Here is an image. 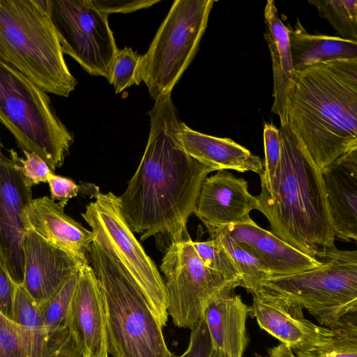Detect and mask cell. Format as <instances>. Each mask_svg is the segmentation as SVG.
<instances>
[{
    "label": "cell",
    "instance_id": "obj_1",
    "mask_svg": "<svg viewBox=\"0 0 357 357\" xmlns=\"http://www.w3.org/2000/svg\"><path fill=\"white\" fill-rule=\"evenodd\" d=\"M171 95L155 100L148 113L151 125L144 153L119 197L122 215L140 241L158 234L167 236L170 243L190 238L187 222L202 184L217 171L179 145L175 130L181 121Z\"/></svg>",
    "mask_w": 357,
    "mask_h": 357
},
{
    "label": "cell",
    "instance_id": "obj_2",
    "mask_svg": "<svg viewBox=\"0 0 357 357\" xmlns=\"http://www.w3.org/2000/svg\"><path fill=\"white\" fill-rule=\"evenodd\" d=\"M287 116L298 146L320 171L356 150L357 58L296 71Z\"/></svg>",
    "mask_w": 357,
    "mask_h": 357
},
{
    "label": "cell",
    "instance_id": "obj_3",
    "mask_svg": "<svg viewBox=\"0 0 357 357\" xmlns=\"http://www.w3.org/2000/svg\"><path fill=\"white\" fill-rule=\"evenodd\" d=\"M279 130L280 160L273 178L261 183L258 211L273 234L321 261L336 248L321 171L299 149L287 126Z\"/></svg>",
    "mask_w": 357,
    "mask_h": 357
},
{
    "label": "cell",
    "instance_id": "obj_4",
    "mask_svg": "<svg viewBox=\"0 0 357 357\" xmlns=\"http://www.w3.org/2000/svg\"><path fill=\"white\" fill-rule=\"evenodd\" d=\"M47 0H0V60L47 94L68 97L77 84L63 56Z\"/></svg>",
    "mask_w": 357,
    "mask_h": 357
},
{
    "label": "cell",
    "instance_id": "obj_5",
    "mask_svg": "<svg viewBox=\"0 0 357 357\" xmlns=\"http://www.w3.org/2000/svg\"><path fill=\"white\" fill-rule=\"evenodd\" d=\"M90 264L102 294L108 353L113 357H177L168 349L163 327L139 288L117 259L94 241Z\"/></svg>",
    "mask_w": 357,
    "mask_h": 357
},
{
    "label": "cell",
    "instance_id": "obj_6",
    "mask_svg": "<svg viewBox=\"0 0 357 357\" xmlns=\"http://www.w3.org/2000/svg\"><path fill=\"white\" fill-rule=\"evenodd\" d=\"M50 100L47 93L0 60V123L22 151L36 153L54 172L63 164L74 135Z\"/></svg>",
    "mask_w": 357,
    "mask_h": 357
},
{
    "label": "cell",
    "instance_id": "obj_7",
    "mask_svg": "<svg viewBox=\"0 0 357 357\" xmlns=\"http://www.w3.org/2000/svg\"><path fill=\"white\" fill-rule=\"evenodd\" d=\"M321 261L312 269L264 279L257 290L306 310L320 326L333 328L357 312V251L335 248Z\"/></svg>",
    "mask_w": 357,
    "mask_h": 357
},
{
    "label": "cell",
    "instance_id": "obj_8",
    "mask_svg": "<svg viewBox=\"0 0 357 357\" xmlns=\"http://www.w3.org/2000/svg\"><path fill=\"white\" fill-rule=\"evenodd\" d=\"M213 0H176L142 55L139 76L153 100L172 91L192 61Z\"/></svg>",
    "mask_w": 357,
    "mask_h": 357
},
{
    "label": "cell",
    "instance_id": "obj_9",
    "mask_svg": "<svg viewBox=\"0 0 357 357\" xmlns=\"http://www.w3.org/2000/svg\"><path fill=\"white\" fill-rule=\"evenodd\" d=\"M82 213L94 241L115 257L144 294L162 327L166 325L167 298L164 280L124 219L119 197L100 192Z\"/></svg>",
    "mask_w": 357,
    "mask_h": 357
},
{
    "label": "cell",
    "instance_id": "obj_10",
    "mask_svg": "<svg viewBox=\"0 0 357 357\" xmlns=\"http://www.w3.org/2000/svg\"><path fill=\"white\" fill-rule=\"evenodd\" d=\"M47 10L63 54L89 74L108 82L118 51L108 15L91 0H47Z\"/></svg>",
    "mask_w": 357,
    "mask_h": 357
},
{
    "label": "cell",
    "instance_id": "obj_11",
    "mask_svg": "<svg viewBox=\"0 0 357 357\" xmlns=\"http://www.w3.org/2000/svg\"><path fill=\"white\" fill-rule=\"evenodd\" d=\"M160 270L165 276L167 314L179 328L192 330L213 296L225 287H240L206 266L190 238L169 245Z\"/></svg>",
    "mask_w": 357,
    "mask_h": 357
},
{
    "label": "cell",
    "instance_id": "obj_12",
    "mask_svg": "<svg viewBox=\"0 0 357 357\" xmlns=\"http://www.w3.org/2000/svg\"><path fill=\"white\" fill-rule=\"evenodd\" d=\"M32 199L19 165L0 153V257L17 286L24 277V211Z\"/></svg>",
    "mask_w": 357,
    "mask_h": 357
},
{
    "label": "cell",
    "instance_id": "obj_13",
    "mask_svg": "<svg viewBox=\"0 0 357 357\" xmlns=\"http://www.w3.org/2000/svg\"><path fill=\"white\" fill-rule=\"evenodd\" d=\"M252 295L253 302L249 307V315L257 320L261 329L292 351H310L333 341L334 330L305 319L299 307L261 289Z\"/></svg>",
    "mask_w": 357,
    "mask_h": 357
},
{
    "label": "cell",
    "instance_id": "obj_14",
    "mask_svg": "<svg viewBox=\"0 0 357 357\" xmlns=\"http://www.w3.org/2000/svg\"><path fill=\"white\" fill-rule=\"evenodd\" d=\"M66 326L83 357H108L103 301L90 264L79 271Z\"/></svg>",
    "mask_w": 357,
    "mask_h": 357
},
{
    "label": "cell",
    "instance_id": "obj_15",
    "mask_svg": "<svg viewBox=\"0 0 357 357\" xmlns=\"http://www.w3.org/2000/svg\"><path fill=\"white\" fill-rule=\"evenodd\" d=\"M22 287L36 305L54 296L85 265L30 229L24 237Z\"/></svg>",
    "mask_w": 357,
    "mask_h": 357
},
{
    "label": "cell",
    "instance_id": "obj_16",
    "mask_svg": "<svg viewBox=\"0 0 357 357\" xmlns=\"http://www.w3.org/2000/svg\"><path fill=\"white\" fill-rule=\"evenodd\" d=\"M248 182L227 170H218L203 181L194 213L206 227L219 228L249 220L259 202Z\"/></svg>",
    "mask_w": 357,
    "mask_h": 357
},
{
    "label": "cell",
    "instance_id": "obj_17",
    "mask_svg": "<svg viewBox=\"0 0 357 357\" xmlns=\"http://www.w3.org/2000/svg\"><path fill=\"white\" fill-rule=\"evenodd\" d=\"M263 265L270 277L284 276L317 268L322 261L290 245L252 218L222 227Z\"/></svg>",
    "mask_w": 357,
    "mask_h": 357
},
{
    "label": "cell",
    "instance_id": "obj_18",
    "mask_svg": "<svg viewBox=\"0 0 357 357\" xmlns=\"http://www.w3.org/2000/svg\"><path fill=\"white\" fill-rule=\"evenodd\" d=\"M63 209L47 196L33 198L24 211L26 229L33 230L83 264H89L93 234L66 214Z\"/></svg>",
    "mask_w": 357,
    "mask_h": 357
},
{
    "label": "cell",
    "instance_id": "obj_19",
    "mask_svg": "<svg viewBox=\"0 0 357 357\" xmlns=\"http://www.w3.org/2000/svg\"><path fill=\"white\" fill-rule=\"evenodd\" d=\"M327 207L335 236L357 239V149L321 170Z\"/></svg>",
    "mask_w": 357,
    "mask_h": 357
},
{
    "label": "cell",
    "instance_id": "obj_20",
    "mask_svg": "<svg viewBox=\"0 0 357 357\" xmlns=\"http://www.w3.org/2000/svg\"><path fill=\"white\" fill-rule=\"evenodd\" d=\"M235 286L220 291L206 303L202 317L212 347L222 357H243L248 344L246 320L249 306L234 294Z\"/></svg>",
    "mask_w": 357,
    "mask_h": 357
},
{
    "label": "cell",
    "instance_id": "obj_21",
    "mask_svg": "<svg viewBox=\"0 0 357 357\" xmlns=\"http://www.w3.org/2000/svg\"><path fill=\"white\" fill-rule=\"evenodd\" d=\"M181 147L198 161L218 170L233 169L264 174L260 158L229 138L199 132L181 121L175 130Z\"/></svg>",
    "mask_w": 357,
    "mask_h": 357
},
{
    "label": "cell",
    "instance_id": "obj_22",
    "mask_svg": "<svg viewBox=\"0 0 357 357\" xmlns=\"http://www.w3.org/2000/svg\"><path fill=\"white\" fill-rule=\"evenodd\" d=\"M264 37L270 51L273 75L274 98L271 111L277 114L280 126L287 125V100L295 79L289 29L278 15L275 1L269 0L264 8Z\"/></svg>",
    "mask_w": 357,
    "mask_h": 357
},
{
    "label": "cell",
    "instance_id": "obj_23",
    "mask_svg": "<svg viewBox=\"0 0 357 357\" xmlns=\"http://www.w3.org/2000/svg\"><path fill=\"white\" fill-rule=\"evenodd\" d=\"M288 29L295 72L324 61L357 58V40L310 34L302 26L298 29Z\"/></svg>",
    "mask_w": 357,
    "mask_h": 357
},
{
    "label": "cell",
    "instance_id": "obj_24",
    "mask_svg": "<svg viewBox=\"0 0 357 357\" xmlns=\"http://www.w3.org/2000/svg\"><path fill=\"white\" fill-rule=\"evenodd\" d=\"M13 321L19 327L27 357H49L66 340L53 344L48 337L38 306L22 286H17Z\"/></svg>",
    "mask_w": 357,
    "mask_h": 357
},
{
    "label": "cell",
    "instance_id": "obj_25",
    "mask_svg": "<svg viewBox=\"0 0 357 357\" xmlns=\"http://www.w3.org/2000/svg\"><path fill=\"white\" fill-rule=\"evenodd\" d=\"M211 238L216 241L229 255L242 279V287L252 294L257 291L261 281L269 277L263 265L251 253L241 248L222 228H207Z\"/></svg>",
    "mask_w": 357,
    "mask_h": 357
},
{
    "label": "cell",
    "instance_id": "obj_26",
    "mask_svg": "<svg viewBox=\"0 0 357 357\" xmlns=\"http://www.w3.org/2000/svg\"><path fill=\"white\" fill-rule=\"evenodd\" d=\"M79 273L70 278L54 296L38 305L48 337L53 344L63 342L69 335L66 320Z\"/></svg>",
    "mask_w": 357,
    "mask_h": 357
},
{
    "label": "cell",
    "instance_id": "obj_27",
    "mask_svg": "<svg viewBox=\"0 0 357 357\" xmlns=\"http://www.w3.org/2000/svg\"><path fill=\"white\" fill-rule=\"evenodd\" d=\"M332 329L335 337L328 344L306 351H296L297 357H357V315L343 318Z\"/></svg>",
    "mask_w": 357,
    "mask_h": 357
},
{
    "label": "cell",
    "instance_id": "obj_28",
    "mask_svg": "<svg viewBox=\"0 0 357 357\" xmlns=\"http://www.w3.org/2000/svg\"><path fill=\"white\" fill-rule=\"evenodd\" d=\"M308 3L317 8L320 15L327 20L341 38L357 40L356 0H317Z\"/></svg>",
    "mask_w": 357,
    "mask_h": 357
},
{
    "label": "cell",
    "instance_id": "obj_29",
    "mask_svg": "<svg viewBox=\"0 0 357 357\" xmlns=\"http://www.w3.org/2000/svg\"><path fill=\"white\" fill-rule=\"evenodd\" d=\"M195 250L204 263L221 275L227 281L242 287V279L236 266L227 252L214 239L193 241Z\"/></svg>",
    "mask_w": 357,
    "mask_h": 357
},
{
    "label": "cell",
    "instance_id": "obj_30",
    "mask_svg": "<svg viewBox=\"0 0 357 357\" xmlns=\"http://www.w3.org/2000/svg\"><path fill=\"white\" fill-rule=\"evenodd\" d=\"M141 56L142 55L130 47L118 50L113 60L109 82L113 85L116 93H119L132 85H139L141 83L139 76Z\"/></svg>",
    "mask_w": 357,
    "mask_h": 357
},
{
    "label": "cell",
    "instance_id": "obj_31",
    "mask_svg": "<svg viewBox=\"0 0 357 357\" xmlns=\"http://www.w3.org/2000/svg\"><path fill=\"white\" fill-rule=\"evenodd\" d=\"M10 158L20 167L26 182L31 188L40 183H47L49 176L54 173L47 164L34 153L23 151L25 158L18 156L13 149L8 150Z\"/></svg>",
    "mask_w": 357,
    "mask_h": 357
},
{
    "label": "cell",
    "instance_id": "obj_32",
    "mask_svg": "<svg viewBox=\"0 0 357 357\" xmlns=\"http://www.w3.org/2000/svg\"><path fill=\"white\" fill-rule=\"evenodd\" d=\"M264 172L260 176L261 183H268L273 178L281 157L280 130L272 123H264Z\"/></svg>",
    "mask_w": 357,
    "mask_h": 357
},
{
    "label": "cell",
    "instance_id": "obj_33",
    "mask_svg": "<svg viewBox=\"0 0 357 357\" xmlns=\"http://www.w3.org/2000/svg\"><path fill=\"white\" fill-rule=\"evenodd\" d=\"M0 357H27L17 324L1 311Z\"/></svg>",
    "mask_w": 357,
    "mask_h": 357
},
{
    "label": "cell",
    "instance_id": "obj_34",
    "mask_svg": "<svg viewBox=\"0 0 357 357\" xmlns=\"http://www.w3.org/2000/svg\"><path fill=\"white\" fill-rule=\"evenodd\" d=\"M212 349L209 333L202 317L197 326L191 330L188 348L177 357H210Z\"/></svg>",
    "mask_w": 357,
    "mask_h": 357
},
{
    "label": "cell",
    "instance_id": "obj_35",
    "mask_svg": "<svg viewBox=\"0 0 357 357\" xmlns=\"http://www.w3.org/2000/svg\"><path fill=\"white\" fill-rule=\"evenodd\" d=\"M51 194V199L58 200L59 204L63 208L66 206L69 199L82 195V188L81 185H77L74 181L70 178L59 176L52 173L47 181Z\"/></svg>",
    "mask_w": 357,
    "mask_h": 357
},
{
    "label": "cell",
    "instance_id": "obj_36",
    "mask_svg": "<svg viewBox=\"0 0 357 357\" xmlns=\"http://www.w3.org/2000/svg\"><path fill=\"white\" fill-rule=\"evenodd\" d=\"M93 5L107 15L112 13H129L151 7L158 0H91Z\"/></svg>",
    "mask_w": 357,
    "mask_h": 357
},
{
    "label": "cell",
    "instance_id": "obj_37",
    "mask_svg": "<svg viewBox=\"0 0 357 357\" xmlns=\"http://www.w3.org/2000/svg\"><path fill=\"white\" fill-rule=\"evenodd\" d=\"M17 287L0 257V311L12 321Z\"/></svg>",
    "mask_w": 357,
    "mask_h": 357
},
{
    "label": "cell",
    "instance_id": "obj_38",
    "mask_svg": "<svg viewBox=\"0 0 357 357\" xmlns=\"http://www.w3.org/2000/svg\"><path fill=\"white\" fill-rule=\"evenodd\" d=\"M49 357H83L77 349L70 334L60 347Z\"/></svg>",
    "mask_w": 357,
    "mask_h": 357
},
{
    "label": "cell",
    "instance_id": "obj_39",
    "mask_svg": "<svg viewBox=\"0 0 357 357\" xmlns=\"http://www.w3.org/2000/svg\"><path fill=\"white\" fill-rule=\"evenodd\" d=\"M255 357H297L289 346L282 342L275 347L269 348L266 356H261L259 354H255Z\"/></svg>",
    "mask_w": 357,
    "mask_h": 357
},
{
    "label": "cell",
    "instance_id": "obj_40",
    "mask_svg": "<svg viewBox=\"0 0 357 357\" xmlns=\"http://www.w3.org/2000/svg\"><path fill=\"white\" fill-rule=\"evenodd\" d=\"M210 357H222V356L218 351L213 349Z\"/></svg>",
    "mask_w": 357,
    "mask_h": 357
},
{
    "label": "cell",
    "instance_id": "obj_41",
    "mask_svg": "<svg viewBox=\"0 0 357 357\" xmlns=\"http://www.w3.org/2000/svg\"><path fill=\"white\" fill-rule=\"evenodd\" d=\"M1 149H2V144H1V143L0 142V153H1Z\"/></svg>",
    "mask_w": 357,
    "mask_h": 357
}]
</instances>
